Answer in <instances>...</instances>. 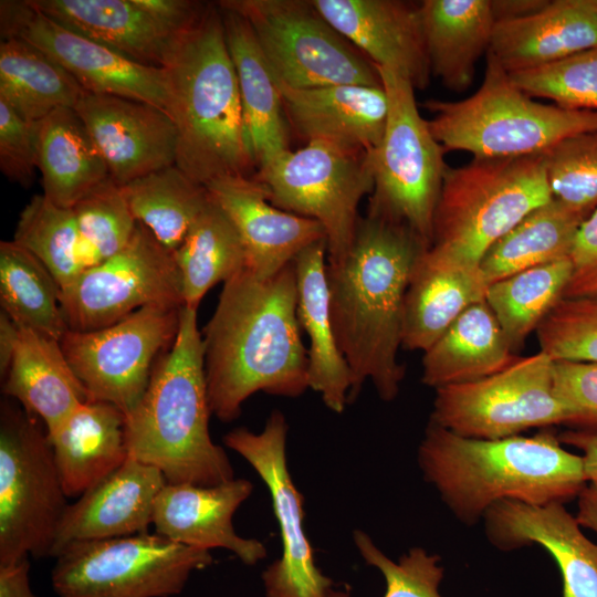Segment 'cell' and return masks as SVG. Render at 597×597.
Returning a JSON list of instances; mask_svg holds the SVG:
<instances>
[{
	"instance_id": "cell-44",
	"label": "cell",
	"mask_w": 597,
	"mask_h": 597,
	"mask_svg": "<svg viewBox=\"0 0 597 597\" xmlns=\"http://www.w3.org/2000/svg\"><path fill=\"white\" fill-rule=\"evenodd\" d=\"M542 155L552 197L588 217L597 208V132L566 137Z\"/></svg>"
},
{
	"instance_id": "cell-50",
	"label": "cell",
	"mask_w": 597,
	"mask_h": 597,
	"mask_svg": "<svg viewBox=\"0 0 597 597\" xmlns=\"http://www.w3.org/2000/svg\"><path fill=\"white\" fill-rule=\"evenodd\" d=\"M29 557L0 564V597H36L30 586Z\"/></svg>"
},
{
	"instance_id": "cell-10",
	"label": "cell",
	"mask_w": 597,
	"mask_h": 597,
	"mask_svg": "<svg viewBox=\"0 0 597 597\" xmlns=\"http://www.w3.org/2000/svg\"><path fill=\"white\" fill-rule=\"evenodd\" d=\"M254 178L274 207L321 223L327 263L345 259L360 219L359 203L374 189L371 153L312 140L285 151Z\"/></svg>"
},
{
	"instance_id": "cell-9",
	"label": "cell",
	"mask_w": 597,
	"mask_h": 597,
	"mask_svg": "<svg viewBox=\"0 0 597 597\" xmlns=\"http://www.w3.org/2000/svg\"><path fill=\"white\" fill-rule=\"evenodd\" d=\"M376 69L387 95L388 116L383 139L371 153L374 189L367 214L407 227L429 248L449 168L446 150L420 115L410 82L390 70Z\"/></svg>"
},
{
	"instance_id": "cell-47",
	"label": "cell",
	"mask_w": 597,
	"mask_h": 597,
	"mask_svg": "<svg viewBox=\"0 0 597 597\" xmlns=\"http://www.w3.org/2000/svg\"><path fill=\"white\" fill-rule=\"evenodd\" d=\"M0 169L23 187L33 184L38 169V123L21 118L0 100Z\"/></svg>"
},
{
	"instance_id": "cell-26",
	"label": "cell",
	"mask_w": 597,
	"mask_h": 597,
	"mask_svg": "<svg viewBox=\"0 0 597 597\" xmlns=\"http://www.w3.org/2000/svg\"><path fill=\"white\" fill-rule=\"evenodd\" d=\"M597 48V0H554L528 17L496 22L490 53L507 72Z\"/></svg>"
},
{
	"instance_id": "cell-7",
	"label": "cell",
	"mask_w": 597,
	"mask_h": 597,
	"mask_svg": "<svg viewBox=\"0 0 597 597\" xmlns=\"http://www.w3.org/2000/svg\"><path fill=\"white\" fill-rule=\"evenodd\" d=\"M552 198L542 154L473 157L446 172L429 248L462 263L480 265L500 238Z\"/></svg>"
},
{
	"instance_id": "cell-14",
	"label": "cell",
	"mask_w": 597,
	"mask_h": 597,
	"mask_svg": "<svg viewBox=\"0 0 597 597\" xmlns=\"http://www.w3.org/2000/svg\"><path fill=\"white\" fill-rule=\"evenodd\" d=\"M182 307L148 305L103 328L67 329L60 345L88 399L111 402L128 416L171 346Z\"/></svg>"
},
{
	"instance_id": "cell-38",
	"label": "cell",
	"mask_w": 597,
	"mask_h": 597,
	"mask_svg": "<svg viewBox=\"0 0 597 597\" xmlns=\"http://www.w3.org/2000/svg\"><path fill=\"white\" fill-rule=\"evenodd\" d=\"M121 187L135 220L172 253L210 198L205 186L190 179L176 165Z\"/></svg>"
},
{
	"instance_id": "cell-1",
	"label": "cell",
	"mask_w": 597,
	"mask_h": 597,
	"mask_svg": "<svg viewBox=\"0 0 597 597\" xmlns=\"http://www.w3.org/2000/svg\"><path fill=\"white\" fill-rule=\"evenodd\" d=\"M294 263L262 277L248 269L223 283L202 331L211 413L223 422L263 391L298 397L308 388Z\"/></svg>"
},
{
	"instance_id": "cell-21",
	"label": "cell",
	"mask_w": 597,
	"mask_h": 597,
	"mask_svg": "<svg viewBox=\"0 0 597 597\" xmlns=\"http://www.w3.org/2000/svg\"><path fill=\"white\" fill-rule=\"evenodd\" d=\"M234 224L245 269L268 277L291 264L308 245L326 240L316 220L274 207L254 177L228 176L205 186Z\"/></svg>"
},
{
	"instance_id": "cell-42",
	"label": "cell",
	"mask_w": 597,
	"mask_h": 597,
	"mask_svg": "<svg viewBox=\"0 0 597 597\" xmlns=\"http://www.w3.org/2000/svg\"><path fill=\"white\" fill-rule=\"evenodd\" d=\"M73 210L83 272L119 252L137 226L122 187L111 177L88 191Z\"/></svg>"
},
{
	"instance_id": "cell-46",
	"label": "cell",
	"mask_w": 597,
	"mask_h": 597,
	"mask_svg": "<svg viewBox=\"0 0 597 597\" xmlns=\"http://www.w3.org/2000/svg\"><path fill=\"white\" fill-rule=\"evenodd\" d=\"M553 360L597 363V301L563 297L536 328Z\"/></svg>"
},
{
	"instance_id": "cell-45",
	"label": "cell",
	"mask_w": 597,
	"mask_h": 597,
	"mask_svg": "<svg viewBox=\"0 0 597 597\" xmlns=\"http://www.w3.org/2000/svg\"><path fill=\"white\" fill-rule=\"evenodd\" d=\"M354 542L366 564L376 567L386 582L384 597H442L439 586L443 567L438 555L412 547L396 563L386 556L363 531L354 532ZM328 597H350L348 591L333 590Z\"/></svg>"
},
{
	"instance_id": "cell-2",
	"label": "cell",
	"mask_w": 597,
	"mask_h": 597,
	"mask_svg": "<svg viewBox=\"0 0 597 597\" xmlns=\"http://www.w3.org/2000/svg\"><path fill=\"white\" fill-rule=\"evenodd\" d=\"M425 249L407 227L367 214L345 259L326 265L332 325L353 376L348 402L367 379L385 401L399 392L404 298Z\"/></svg>"
},
{
	"instance_id": "cell-30",
	"label": "cell",
	"mask_w": 597,
	"mask_h": 597,
	"mask_svg": "<svg viewBox=\"0 0 597 597\" xmlns=\"http://www.w3.org/2000/svg\"><path fill=\"white\" fill-rule=\"evenodd\" d=\"M326 240L305 248L293 261L297 285V316L310 339L308 388L325 406L341 413L348 404L353 376L332 325L325 258Z\"/></svg>"
},
{
	"instance_id": "cell-54",
	"label": "cell",
	"mask_w": 597,
	"mask_h": 597,
	"mask_svg": "<svg viewBox=\"0 0 597 597\" xmlns=\"http://www.w3.org/2000/svg\"><path fill=\"white\" fill-rule=\"evenodd\" d=\"M578 523L597 534V483L588 482L578 494Z\"/></svg>"
},
{
	"instance_id": "cell-12",
	"label": "cell",
	"mask_w": 597,
	"mask_h": 597,
	"mask_svg": "<svg viewBox=\"0 0 597 597\" xmlns=\"http://www.w3.org/2000/svg\"><path fill=\"white\" fill-rule=\"evenodd\" d=\"M249 22L276 78L293 88L383 86L376 66L305 0H223Z\"/></svg>"
},
{
	"instance_id": "cell-31",
	"label": "cell",
	"mask_w": 597,
	"mask_h": 597,
	"mask_svg": "<svg viewBox=\"0 0 597 597\" xmlns=\"http://www.w3.org/2000/svg\"><path fill=\"white\" fill-rule=\"evenodd\" d=\"M3 378V395L41 418L46 431L90 400L60 342L30 328L19 327L13 356Z\"/></svg>"
},
{
	"instance_id": "cell-39",
	"label": "cell",
	"mask_w": 597,
	"mask_h": 597,
	"mask_svg": "<svg viewBox=\"0 0 597 597\" xmlns=\"http://www.w3.org/2000/svg\"><path fill=\"white\" fill-rule=\"evenodd\" d=\"M61 289L49 269L29 250L0 242V304L19 327L61 341L67 331Z\"/></svg>"
},
{
	"instance_id": "cell-27",
	"label": "cell",
	"mask_w": 597,
	"mask_h": 597,
	"mask_svg": "<svg viewBox=\"0 0 597 597\" xmlns=\"http://www.w3.org/2000/svg\"><path fill=\"white\" fill-rule=\"evenodd\" d=\"M125 426L118 407L87 400L46 431L67 498L81 496L127 460Z\"/></svg>"
},
{
	"instance_id": "cell-19",
	"label": "cell",
	"mask_w": 597,
	"mask_h": 597,
	"mask_svg": "<svg viewBox=\"0 0 597 597\" xmlns=\"http://www.w3.org/2000/svg\"><path fill=\"white\" fill-rule=\"evenodd\" d=\"M483 520L489 541L500 549L530 544L545 548L558 566L562 597H597V544L585 536L564 503L504 500L492 505Z\"/></svg>"
},
{
	"instance_id": "cell-40",
	"label": "cell",
	"mask_w": 597,
	"mask_h": 597,
	"mask_svg": "<svg viewBox=\"0 0 597 597\" xmlns=\"http://www.w3.org/2000/svg\"><path fill=\"white\" fill-rule=\"evenodd\" d=\"M569 258L538 265L489 284L485 302L512 348L520 347L563 298Z\"/></svg>"
},
{
	"instance_id": "cell-5",
	"label": "cell",
	"mask_w": 597,
	"mask_h": 597,
	"mask_svg": "<svg viewBox=\"0 0 597 597\" xmlns=\"http://www.w3.org/2000/svg\"><path fill=\"white\" fill-rule=\"evenodd\" d=\"M210 415L197 310L184 306L171 346L126 416L128 457L159 469L169 484L212 486L234 479L226 451L210 437Z\"/></svg>"
},
{
	"instance_id": "cell-36",
	"label": "cell",
	"mask_w": 597,
	"mask_h": 597,
	"mask_svg": "<svg viewBox=\"0 0 597 597\" xmlns=\"http://www.w3.org/2000/svg\"><path fill=\"white\" fill-rule=\"evenodd\" d=\"M84 93L64 67L33 44L1 39L0 100L24 121L38 123L55 109L74 108Z\"/></svg>"
},
{
	"instance_id": "cell-37",
	"label": "cell",
	"mask_w": 597,
	"mask_h": 597,
	"mask_svg": "<svg viewBox=\"0 0 597 597\" xmlns=\"http://www.w3.org/2000/svg\"><path fill=\"white\" fill-rule=\"evenodd\" d=\"M184 306L198 310L205 294L245 268L241 238L222 208L211 198L174 252Z\"/></svg>"
},
{
	"instance_id": "cell-35",
	"label": "cell",
	"mask_w": 597,
	"mask_h": 597,
	"mask_svg": "<svg viewBox=\"0 0 597 597\" xmlns=\"http://www.w3.org/2000/svg\"><path fill=\"white\" fill-rule=\"evenodd\" d=\"M584 213L552 198L526 214L484 254L489 284L524 270L569 258Z\"/></svg>"
},
{
	"instance_id": "cell-18",
	"label": "cell",
	"mask_w": 597,
	"mask_h": 597,
	"mask_svg": "<svg viewBox=\"0 0 597 597\" xmlns=\"http://www.w3.org/2000/svg\"><path fill=\"white\" fill-rule=\"evenodd\" d=\"M74 109L119 186L176 165L178 134L159 107L122 96L85 92Z\"/></svg>"
},
{
	"instance_id": "cell-15",
	"label": "cell",
	"mask_w": 597,
	"mask_h": 597,
	"mask_svg": "<svg viewBox=\"0 0 597 597\" xmlns=\"http://www.w3.org/2000/svg\"><path fill=\"white\" fill-rule=\"evenodd\" d=\"M148 305L182 307L184 297L174 253L139 222L119 252L60 293L66 327L75 332L109 326Z\"/></svg>"
},
{
	"instance_id": "cell-33",
	"label": "cell",
	"mask_w": 597,
	"mask_h": 597,
	"mask_svg": "<svg viewBox=\"0 0 597 597\" xmlns=\"http://www.w3.org/2000/svg\"><path fill=\"white\" fill-rule=\"evenodd\" d=\"M485 300L468 307L422 356L421 381L431 388L491 376L517 357Z\"/></svg>"
},
{
	"instance_id": "cell-22",
	"label": "cell",
	"mask_w": 597,
	"mask_h": 597,
	"mask_svg": "<svg viewBox=\"0 0 597 597\" xmlns=\"http://www.w3.org/2000/svg\"><path fill=\"white\" fill-rule=\"evenodd\" d=\"M253 484L245 479L200 486L167 483L159 492L153 513L157 534L187 546L210 551L224 548L245 565L266 556L264 544L238 535L232 517L251 495Z\"/></svg>"
},
{
	"instance_id": "cell-41",
	"label": "cell",
	"mask_w": 597,
	"mask_h": 597,
	"mask_svg": "<svg viewBox=\"0 0 597 597\" xmlns=\"http://www.w3.org/2000/svg\"><path fill=\"white\" fill-rule=\"evenodd\" d=\"M13 241L49 269L61 290L83 272L73 208L59 207L43 195L33 196L20 213Z\"/></svg>"
},
{
	"instance_id": "cell-11",
	"label": "cell",
	"mask_w": 597,
	"mask_h": 597,
	"mask_svg": "<svg viewBox=\"0 0 597 597\" xmlns=\"http://www.w3.org/2000/svg\"><path fill=\"white\" fill-rule=\"evenodd\" d=\"M55 558L51 582L59 597H171L213 562L210 551L157 533L75 541Z\"/></svg>"
},
{
	"instance_id": "cell-51",
	"label": "cell",
	"mask_w": 597,
	"mask_h": 597,
	"mask_svg": "<svg viewBox=\"0 0 597 597\" xmlns=\"http://www.w3.org/2000/svg\"><path fill=\"white\" fill-rule=\"evenodd\" d=\"M558 439L583 451L580 457L587 483H597V430H569L558 434Z\"/></svg>"
},
{
	"instance_id": "cell-23",
	"label": "cell",
	"mask_w": 597,
	"mask_h": 597,
	"mask_svg": "<svg viewBox=\"0 0 597 597\" xmlns=\"http://www.w3.org/2000/svg\"><path fill=\"white\" fill-rule=\"evenodd\" d=\"M166 484L159 469L128 457L118 469L69 504L51 557L75 541L147 533L156 499Z\"/></svg>"
},
{
	"instance_id": "cell-53",
	"label": "cell",
	"mask_w": 597,
	"mask_h": 597,
	"mask_svg": "<svg viewBox=\"0 0 597 597\" xmlns=\"http://www.w3.org/2000/svg\"><path fill=\"white\" fill-rule=\"evenodd\" d=\"M19 326L1 311L0 314V375L6 376L17 344Z\"/></svg>"
},
{
	"instance_id": "cell-24",
	"label": "cell",
	"mask_w": 597,
	"mask_h": 597,
	"mask_svg": "<svg viewBox=\"0 0 597 597\" xmlns=\"http://www.w3.org/2000/svg\"><path fill=\"white\" fill-rule=\"evenodd\" d=\"M277 86L286 119L306 143L324 140L367 153L379 146L388 116L383 86Z\"/></svg>"
},
{
	"instance_id": "cell-17",
	"label": "cell",
	"mask_w": 597,
	"mask_h": 597,
	"mask_svg": "<svg viewBox=\"0 0 597 597\" xmlns=\"http://www.w3.org/2000/svg\"><path fill=\"white\" fill-rule=\"evenodd\" d=\"M1 39H22L56 61L85 92L149 103L168 114L166 67L145 65L49 18L29 0L0 2Z\"/></svg>"
},
{
	"instance_id": "cell-8",
	"label": "cell",
	"mask_w": 597,
	"mask_h": 597,
	"mask_svg": "<svg viewBox=\"0 0 597 597\" xmlns=\"http://www.w3.org/2000/svg\"><path fill=\"white\" fill-rule=\"evenodd\" d=\"M66 499L46 430L7 397L0 407V564L51 557Z\"/></svg>"
},
{
	"instance_id": "cell-13",
	"label": "cell",
	"mask_w": 597,
	"mask_h": 597,
	"mask_svg": "<svg viewBox=\"0 0 597 597\" xmlns=\"http://www.w3.org/2000/svg\"><path fill=\"white\" fill-rule=\"evenodd\" d=\"M554 365L540 350L485 378L437 388L430 421L475 439L569 423V412L555 391Z\"/></svg>"
},
{
	"instance_id": "cell-52",
	"label": "cell",
	"mask_w": 597,
	"mask_h": 597,
	"mask_svg": "<svg viewBox=\"0 0 597 597\" xmlns=\"http://www.w3.org/2000/svg\"><path fill=\"white\" fill-rule=\"evenodd\" d=\"M546 0H491L494 21L504 22L528 17L547 6Z\"/></svg>"
},
{
	"instance_id": "cell-34",
	"label": "cell",
	"mask_w": 597,
	"mask_h": 597,
	"mask_svg": "<svg viewBox=\"0 0 597 597\" xmlns=\"http://www.w3.org/2000/svg\"><path fill=\"white\" fill-rule=\"evenodd\" d=\"M38 169L43 196L73 208L109 177L107 165L74 108L55 109L38 122Z\"/></svg>"
},
{
	"instance_id": "cell-29",
	"label": "cell",
	"mask_w": 597,
	"mask_h": 597,
	"mask_svg": "<svg viewBox=\"0 0 597 597\" xmlns=\"http://www.w3.org/2000/svg\"><path fill=\"white\" fill-rule=\"evenodd\" d=\"M237 72L243 117L255 166L290 150L286 116L276 78L244 17L217 2Z\"/></svg>"
},
{
	"instance_id": "cell-6",
	"label": "cell",
	"mask_w": 597,
	"mask_h": 597,
	"mask_svg": "<svg viewBox=\"0 0 597 597\" xmlns=\"http://www.w3.org/2000/svg\"><path fill=\"white\" fill-rule=\"evenodd\" d=\"M423 106L433 114L428 125L444 150H464L474 158L538 155L566 137L597 132V112L535 102L490 53L473 95L455 102L427 100Z\"/></svg>"
},
{
	"instance_id": "cell-25",
	"label": "cell",
	"mask_w": 597,
	"mask_h": 597,
	"mask_svg": "<svg viewBox=\"0 0 597 597\" xmlns=\"http://www.w3.org/2000/svg\"><path fill=\"white\" fill-rule=\"evenodd\" d=\"M488 286L480 265L425 249L404 298L401 347L426 352L468 307L485 300Z\"/></svg>"
},
{
	"instance_id": "cell-20",
	"label": "cell",
	"mask_w": 597,
	"mask_h": 597,
	"mask_svg": "<svg viewBox=\"0 0 597 597\" xmlns=\"http://www.w3.org/2000/svg\"><path fill=\"white\" fill-rule=\"evenodd\" d=\"M321 15L375 66L390 70L416 90L431 70L419 4L399 0H311Z\"/></svg>"
},
{
	"instance_id": "cell-4",
	"label": "cell",
	"mask_w": 597,
	"mask_h": 597,
	"mask_svg": "<svg viewBox=\"0 0 597 597\" xmlns=\"http://www.w3.org/2000/svg\"><path fill=\"white\" fill-rule=\"evenodd\" d=\"M165 67L168 115L178 134L176 166L202 186L250 177L255 160L218 3H205L178 35Z\"/></svg>"
},
{
	"instance_id": "cell-32",
	"label": "cell",
	"mask_w": 597,
	"mask_h": 597,
	"mask_svg": "<svg viewBox=\"0 0 597 597\" xmlns=\"http://www.w3.org/2000/svg\"><path fill=\"white\" fill-rule=\"evenodd\" d=\"M419 13L431 74L451 91H465L491 46V0H425Z\"/></svg>"
},
{
	"instance_id": "cell-49",
	"label": "cell",
	"mask_w": 597,
	"mask_h": 597,
	"mask_svg": "<svg viewBox=\"0 0 597 597\" xmlns=\"http://www.w3.org/2000/svg\"><path fill=\"white\" fill-rule=\"evenodd\" d=\"M569 261L570 276L563 297L597 301V208L579 226Z\"/></svg>"
},
{
	"instance_id": "cell-48",
	"label": "cell",
	"mask_w": 597,
	"mask_h": 597,
	"mask_svg": "<svg viewBox=\"0 0 597 597\" xmlns=\"http://www.w3.org/2000/svg\"><path fill=\"white\" fill-rule=\"evenodd\" d=\"M554 384L569 423L597 430V363L555 362Z\"/></svg>"
},
{
	"instance_id": "cell-3",
	"label": "cell",
	"mask_w": 597,
	"mask_h": 597,
	"mask_svg": "<svg viewBox=\"0 0 597 597\" xmlns=\"http://www.w3.org/2000/svg\"><path fill=\"white\" fill-rule=\"evenodd\" d=\"M562 444L548 430L475 439L430 421L418 462L455 517L471 525L504 500L547 504L578 496L587 484L583 460Z\"/></svg>"
},
{
	"instance_id": "cell-16",
	"label": "cell",
	"mask_w": 597,
	"mask_h": 597,
	"mask_svg": "<svg viewBox=\"0 0 597 597\" xmlns=\"http://www.w3.org/2000/svg\"><path fill=\"white\" fill-rule=\"evenodd\" d=\"M287 423L274 410L262 431L232 429L224 444L239 453L265 483L280 527L282 554L262 573L266 597H328L333 580L316 566L304 532L303 496L295 488L286 463Z\"/></svg>"
},
{
	"instance_id": "cell-28",
	"label": "cell",
	"mask_w": 597,
	"mask_h": 597,
	"mask_svg": "<svg viewBox=\"0 0 597 597\" xmlns=\"http://www.w3.org/2000/svg\"><path fill=\"white\" fill-rule=\"evenodd\" d=\"M29 1L63 27L145 65L165 67L179 35L137 0Z\"/></svg>"
},
{
	"instance_id": "cell-43",
	"label": "cell",
	"mask_w": 597,
	"mask_h": 597,
	"mask_svg": "<svg viewBox=\"0 0 597 597\" xmlns=\"http://www.w3.org/2000/svg\"><path fill=\"white\" fill-rule=\"evenodd\" d=\"M509 75L531 97L551 100L567 109L597 112V48Z\"/></svg>"
}]
</instances>
